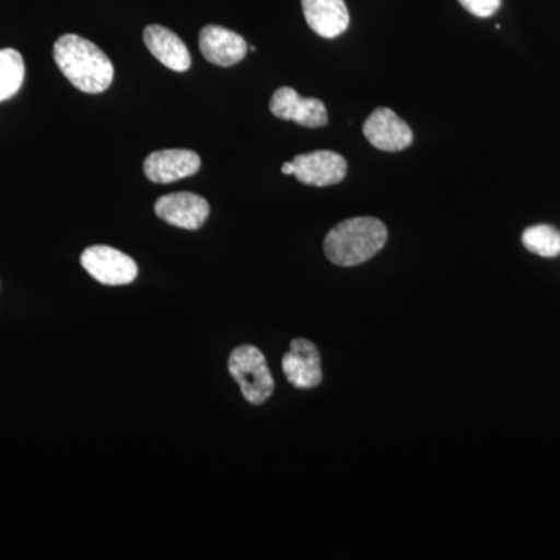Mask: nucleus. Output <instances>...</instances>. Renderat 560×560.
I'll return each instance as SVG.
<instances>
[{
    "instance_id": "obj_10",
    "label": "nucleus",
    "mask_w": 560,
    "mask_h": 560,
    "mask_svg": "<svg viewBox=\"0 0 560 560\" xmlns=\"http://www.w3.org/2000/svg\"><path fill=\"white\" fill-rule=\"evenodd\" d=\"M201 168V160L190 150L154 151L143 162L147 178L158 184H171L189 178Z\"/></svg>"
},
{
    "instance_id": "obj_11",
    "label": "nucleus",
    "mask_w": 560,
    "mask_h": 560,
    "mask_svg": "<svg viewBox=\"0 0 560 560\" xmlns=\"http://www.w3.org/2000/svg\"><path fill=\"white\" fill-rule=\"evenodd\" d=\"M200 49L202 57L212 65L231 68L246 57L248 44L238 33L208 25L200 33Z\"/></svg>"
},
{
    "instance_id": "obj_9",
    "label": "nucleus",
    "mask_w": 560,
    "mask_h": 560,
    "mask_svg": "<svg viewBox=\"0 0 560 560\" xmlns=\"http://www.w3.org/2000/svg\"><path fill=\"white\" fill-rule=\"evenodd\" d=\"M363 132L371 145L382 151H401L412 143L411 128L389 108L375 109L364 121Z\"/></svg>"
},
{
    "instance_id": "obj_5",
    "label": "nucleus",
    "mask_w": 560,
    "mask_h": 560,
    "mask_svg": "<svg viewBox=\"0 0 560 560\" xmlns=\"http://www.w3.org/2000/svg\"><path fill=\"white\" fill-rule=\"evenodd\" d=\"M293 176L302 184L315 187L341 183L348 173V162L335 151L318 150L300 154L291 161Z\"/></svg>"
},
{
    "instance_id": "obj_15",
    "label": "nucleus",
    "mask_w": 560,
    "mask_h": 560,
    "mask_svg": "<svg viewBox=\"0 0 560 560\" xmlns=\"http://www.w3.org/2000/svg\"><path fill=\"white\" fill-rule=\"evenodd\" d=\"M522 242L529 253L537 254V256H560V232L548 224L528 228L523 232Z\"/></svg>"
},
{
    "instance_id": "obj_3",
    "label": "nucleus",
    "mask_w": 560,
    "mask_h": 560,
    "mask_svg": "<svg viewBox=\"0 0 560 560\" xmlns=\"http://www.w3.org/2000/svg\"><path fill=\"white\" fill-rule=\"evenodd\" d=\"M228 366L232 378L241 385L246 401L250 405H261L270 399L275 390V381L259 349L243 345L232 350Z\"/></svg>"
},
{
    "instance_id": "obj_16",
    "label": "nucleus",
    "mask_w": 560,
    "mask_h": 560,
    "mask_svg": "<svg viewBox=\"0 0 560 560\" xmlns=\"http://www.w3.org/2000/svg\"><path fill=\"white\" fill-rule=\"evenodd\" d=\"M458 2L477 18L492 16L501 7V0H458Z\"/></svg>"
},
{
    "instance_id": "obj_17",
    "label": "nucleus",
    "mask_w": 560,
    "mask_h": 560,
    "mask_svg": "<svg viewBox=\"0 0 560 560\" xmlns=\"http://www.w3.org/2000/svg\"><path fill=\"white\" fill-rule=\"evenodd\" d=\"M282 173L283 175H293V164L285 162V164L282 165Z\"/></svg>"
},
{
    "instance_id": "obj_4",
    "label": "nucleus",
    "mask_w": 560,
    "mask_h": 560,
    "mask_svg": "<svg viewBox=\"0 0 560 560\" xmlns=\"http://www.w3.org/2000/svg\"><path fill=\"white\" fill-rule=\"evenodd\" d=\"M81 265L103 285H128L138 278V264L127 254L110 246H91L81 254Z\"/></svg>"
},
{
    "instance_id": "obj_8",
    "label": "nucleus",
    "mask_w": 560,
    "mask_h": 560,
    "mask_svg": "<svg viewBox=\"0 0 560 560\" xmlns=\"http://www.w3.org/2000/svg\"><path fill=\"white\" fill-rule=\"evenodd\" d=\"M282 370L294 388H315L323 381L318 348L304 338L291 341L290 350L282 359Z\"/></svg>"
},
{
    "instance_id": "obj_12",
    "label": "nucleus",
    "mask_w": 560,
    "mask_h": 560,
    "mask_svg": "<svg viewBox=\"0 0 560 560\" xmlns=\"http://www.w3.org/2000/svg\"><path fill=\"white\" fill-rule=\"evenodd\" d=\"M305 21L316 35L331 39L348 31L350 16L345 0H301Z\"/></svg>"
},
{
    "instance_id": "obj_14",
    "label": "nucleus",
    "mask_w": 560,
    "mask_h": 560,
    "mask_svg": "<svg viewBox=\"0 0 560 560\" xmlns=\"http://www.w3.org/2000/svg\"><path fill=\"white\" fill-rule=\"evenodd\" d=\"M25 65L20 51L0 50V102L18 94L24 83Z\"/></svg>"
},
{
    "instance_id": "obj_13",
    "label": "nucleus",
    "mask_w": 560,
    "mask_h": 560,
    "mask_svg": "<svg viewBox=\"0 0 560 560\" xmlns=\"http://www.w3.org/2000/svg\"><path fill=\"white\" fill-rule=\"evenodd\" d=\"M143 43L158 61L175 72L190 69L191 58L179 36L162 25H149L143 32Z\"/></svg>"
},
{
    "instance_id": "obj_2",
    "label": "nucleus",
    "mask_w": 560,
    "mask_h": 560,
    "mask_svg": "<svg viewBox=\"0 0 560 560\" xmlns=\"http://www.w3.org/2000/svg\"><path fill=\"white\" fill-rule=\"evenodd\" d=\"M388 230L374 217H355L337 224L324 241V253L338 267H357L381 253Z\"/></svg>"
},
{
    "instance_id": "obj_1",
    "label": "nucleus",
    "mask_w": 560,
    "mask_h": 560,
    "mask_svg": "<svg viewBox=\"0 0 560 560\" xmlns=\"http://www.w3.org/2000/svg\"><path fill=\"white\" fill-rule=\"evenodd\" d=\"M58 69L81 92L102 94L114 80V66L105 51L90 39L65 35L54 46Z\"/></svg>"
},
{
    "instance_id": "obj_7",
    "label": "nucleus",
    "mask_w": 560,
    "mask_h": 560,
    "mask_svg": "<svg viewBox=\"0 0 560 560\" xmlns=\"http://www.w3.org/2000/svg\"><path fill=\"white\" fill-rule=\"evenodd\" d=\"M272 116L280 120L296 121L305 128L326 127L329 117L324 103L318 98H304L291 88H279L271 97Z\"/></svg>"
},
{
    "instance_id": "obj_6",
    "label": "nucleus",
    "mask_w": 560,
    "mask_h": 560,
    "mask_svg": "<svg viewBox=\"0 0 560 560\" xmlns=\"http://www.w3.org/2000/svg\"><path fill=\"white\" fill-rule=\"evenodd\" d=\"M154 212L172 226L197 231L206 223L210 206L206 198L190 191H178L161 197L154 205Z\"/></svg>"
}]
</instances>
